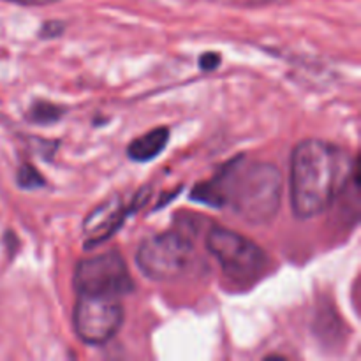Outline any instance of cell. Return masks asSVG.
Segmentation results:
<instances>
[{"instance_id":"cell-1","label":"cell","mask_w":361,"mask_h":361,"mask_svg":"<svg viewBox=\"0 0 361 361\" xmlns=\"http://www.w3.org/2000/svg\"><path fill=\"white\" fill-rule=\"evenodd\" d=\"M192 197L214 208L229 204L249 224H267L281 207L282 175L268 162H242L236 159L214 178L200 183Z\"/></svg>"},{"instance_id":"cell-2","label":"cell","mask_w":361,"mask_h":361,"mask_svg":"<svg viewBox=\"0 0 361 361\" xmlns=\"http://www.w3.org/2000/svg\"><path fill=\"white\" fill-rule=\"evenodd\" d=\"M353 169L351 157L337 145L323 140H305L296 145L289 178L296 217L310 219L323 214L348 185Z\"/></svg>"},{"instance_id":"cell-3","label":"cell","mask_w":361,"mask_h":361,"mask_svg":"<svg viewBox=\"0 0 361 361\" xmlns=\"http://www.w3.org/2000/svg\"><path fill=\"white\" fill-rule=\"evenodd\" d=\"M192 252L194 245L189 236L168 231L145 240L136 252V263L152 281H173L187 270Z\"/></svg>"},{"instance_id":"cell-4","label":"cell","mask_w":361,"mask_h":361,"mask_svg":"<svg viewBox=\"0 0 361 361\" xmlns=\"http://www.w3.org/2000/svg\"><path fill=\"white\" fill-rule=\"evenodd\" d=\"M207 249L219 261L226 275L250 281L263 270L267 257L261 247L233 229L215 226L207 235Z\"/></svg>"},{"instance_id":"cell-5","label":"cell","mask_w":361,"mask_h":361,"mask_svg":"<svg viewBox=\"0 0 361 361\" xmlns=\"http://www.w3.org/2000/svg\"><path fill=\"white\" fill-rule=\"evenodd\" d=\"M78 295L113 296L122 298L134 289L129 268L118 252H102L80 261L74 271Z\"/></svg>"},{"instance_id":"cell-6","label":"cell","mask_w":361,"mask_h":361,"mask_svg":"<svg viewBox=\"0 0 361 361\" xmlns=\"http://www.w3.org/2000/svg\"><path fill=\"white\" fill-rule=\"evenodd\" d=\"M123 323V307L113 296L78 295L74 328L85 344L102 345L111 341Z\"/></svg>"},{"instance_id":"cell-7","label":"cell","mask_w":361,"mask_h":361,"mask_svg":"<svg viewBox=\"0 0 361 361\" xmlns=\"http://www.w3.org/2000/svg\"><path fill=\"white\" fill-rule=\"evenodd\" d=\"M148 192L147 190H140L136 194L130 204H122L120 201L111 200L108 203H104L102 207L95 208L90 215L85 221V233L90 236V242L87 245H97V243L104 242L108 236H111V233L116 231V228H120L123 222V219L129 214H133L134 210L145 204Z\"/></svg>"},{"instance_id":"cell-8","label":"cell","mask_w":361,"mask_h":361,"mask_svg":"<svg viewBox=\"0 0 361 361\" xmlns=\"http://www.w3.org/2000/svg\"><path fill=\"white\" fill-rule=\"evenodd\" d=\"M169 141L168 127H157V129L148 130L147 134L140 136L137 140L130 141L127 148V155L134 162H148L154 161L159 154L166 148Z\"/></svg>"},{"instance_id":"cell-9","label":"cell","mask_w":361,"mask_h":361,"mask_svg":"<svg viewBox=\"0 0 361 361\" xmlns=\"http://www.w3.org/2000/svg\"><path fill=\"white\" fill-rule=\"evenodd\" d=\"M66 109L48 101H35L27 113V118L32 123H53L62 118Z\"/></svg>"},{"instance_id":"cell-10","label":"cell","mask_w":361,"mask_h":361,"mask_svg":"<svg viewBox=\"0 0 361 361\" xmlns=\"http://www.w3.org/2000/svg\"><path fill=\"white\" fill-rule=\"evenodd\" d=\"M18 185L27 190H34L44 185V180H42L41 173L37 169L32 168L30 164H25L21 166L20 173H18Z\"/></svg>"},{"instance_id":"cell-11","label":"cell","mask_w":361,"mask_h":361,"mask_svg":"<svg viewBox=\"0 0 361 361\" xmlns=\"http://www.w3.org/2000/svg\"><path fill=\"white\" fill-rule=\"evenodd\" d=\"M219 63H221V55H217V53H207V55H203L200 59V67L203 71L215 69Z\"/></svg>"},{"instance_id":"cell-12","label":"cell","mask_w":361,"mask_h":361,"mask_svg":"<svg viewBox=\"0 0 361 361\" xmlns=\"http://www.w3.org/2000/svg\"><path fill=\"white\" fill-rule=\"evenodd\" d=\"M60 32H62V25H59V23H46L44 28H42L41 35L44 39H48V37H55V35L60 34Z\"/></svg>"},{"instance_id":"cell-13","label":"cell","mask_w":361,"mask_h":361,"mask_svg":"<svg viewBox=\"0 0 361 361\" xmlns=\"http://www.w3.org/2000/svg\"><path fill=\"white\" fill-rule=\"evenodd\" d=\"M9 2L23 4V6H35V4H46V2H49V0H9Z\"/></svg>"}]
</instances>
